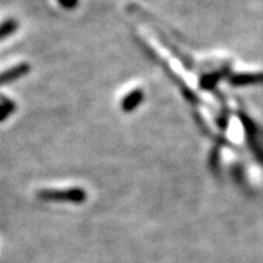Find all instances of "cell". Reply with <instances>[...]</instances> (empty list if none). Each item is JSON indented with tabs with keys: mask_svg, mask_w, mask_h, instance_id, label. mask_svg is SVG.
I'll use <instances>...</instances> for the list:
<instances>
[{
	"mask_svg": "<svg viewBox=\"0 0 263 263\" xmlns=\"http://www.w3.org/2000/svg\"><path fill=\"white\" fill-rule=\"evenodd\" d=\"M37 196L43 201H61L81 203L87 199V193L82 188L70 189H43L37 193Z\"/></svg>",
	"mask_w": 263,
	"mask_h": 263,
	"instance_id": "6da1fadb",
	"label": "cell"
},
{
	"mask_svg": "<svg viewBox=\"0 0 263 263\" xmlns=\"http://www.w3.org/2000/svg\"><path fill=\"white\" fill-rule=\"evenodd\" d=\"M29 72H31V65L27 64V62H21V64L16 65L14 67L0 72V85L12 83V82L28 74Z\"/></svg>",
	"mask_w": 263,
	"mask_h": 263,
	"instance_id": "7a4b0ae2",
	"label": "cell"
},
{
	"mask_svg": "<svg viewBox=\"0 0 263 263\" xmlns=\"http://www.w3.org/2000/svg\"><path fill=\"white\" fill-rule=\"evenodd\" d=\"M143 100L144 91L139 89V88H137V89L129 91V93L122 99V101H121V108H122L123 112H132V111L138 108V106L143 103Z\"/></svg>",
	"mask_w": 263,
	"mask_h": 263,
	"instance_id": "3957f363",
	"label": "cell"
},
{
	"mask_svg": "<svg viewBox=\"0 0 263 263\" xmlns=\"http://www.w3.org/2000/svg\"><path fill=\"white\" fill-rule=\"evenodd\" d=\"M18 22L15 18H6L0 24V41L10 37L18 29Z\"/></svg>",
	"mask_w": 263,
	"mask_h": 263,
	"instance_id": "277c9868",
	"label": "cell"
},
{
	"mask_svg": "<svg viewBox=\"0 0 263 263\" xmlns=\"http://www.w3.org/2000/svg\"><path fill=\"white\" fill-rule=\"evenodd\" d=\"M15 110L16 105L14 101L0 95V122H4L6 118L15 112Z\"/></svg>",
	"mask_w": 263,
	"mask_h": 263,
	"instance_id": "5b68a950",
	"label": "cell"
},
{
	"mask_svg": "<svg viewBox=\"0 0 263 263\" xmlns=\"http://www.w3.org/2000/svg\"><path fill=\"white\" fill-rule=\"evenodd\" d=\"M262 81L261 76H238V77H234V80H232L233 84H238V85H242L246 83H256V82Z\"/></svg>",
	"mask_w": 263,
	"mask_h": 263,
	"instance_id": "8992f818",
	"label": "cell"
},
{
	"mask_svg": "<svg viewBox=\"0 0 263 263\" xmlns=\"http://www.w3.org/2000/svg\"><path fill=\"white\" fill-rule=\"evenodd\" d=\"M58 3L66 10H73L80 5V0H58Z\"/></svg>",
	"mask_w": 263,
	"mask_h": 263,
	"instance_id": "52a82bcc",
	"label": "cell"
}]
</instances>
